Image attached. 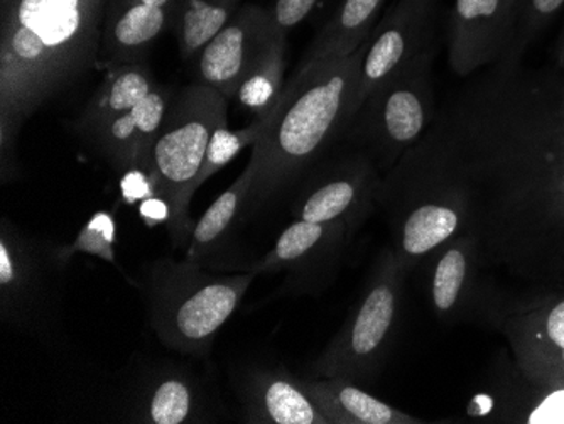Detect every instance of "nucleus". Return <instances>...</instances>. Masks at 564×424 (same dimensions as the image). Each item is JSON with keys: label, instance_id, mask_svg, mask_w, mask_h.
Returning a JSON list of instances; mask_svg holds the SVG:
<instances>
[{"label": "nucleus", "instance_id": "obj_1", "mask_svg": "<svg viewBox=\"0 0 564 424\" xmlns=\"http://www.w3.org/2000/svg\"><path fill=\"white\" fill-rule=\"evenodd\" d=\"M398 166L445 188L487 272L564 287V72L502 58L459 88Z\"/></svg>", "mask_w": 564, "mask_h": 424}, {"label": "nucleus", "instance_id": "obj_2", "mask_svg": "<svg viewBox=\"0 0 564 424\" xmlns=\"http://www.w3.org/2000/svg\"><path fill=\"white\" fill-rule=\"evenodd\" d=\"M0 174L14 176L19 128L97 63L106 0H2Z\"/></svg>", "mask_w": 564, "mask_h": 424}, {"label": "nucleus", "instance_id": "obj_3", "mask_svg": "<svg viewBox=\"0 0 564 424\" xmlns=\"http://www.w3.org/2000/svg\"><path fill=\"white\" fill-rule=\"evenodd\" d=\"M366 46L347 58L297 66L286 81L268 126L252 145L256 178L243 218L268 210L286 196L322 154L344 139L357 113Z\"/></svg>", "mask_w": 564, "mask_h": 424}, {"label": "nucleus", "instance_id": "obj_4", "mask_svg": "<svg viewBox=\"0 0 564 424\" xmlns=\"http://www.w3.org/2000/svg\"><path fill=\"white\" fill-rule=\"evenodd\" d=\"M256 278L249 271L215 274L192 259H158L142 274L149 325L170 350L207 356Z\"/></svg>", "mask_w": 564, "mask_h": 424}, {"label": "nucleus", "instance_id": "obj_5", "mask_svg": "<svg viewBox=\"0 0 564 424\" xmlns=\"http://www.w3.org/2000/svg\"><path fill=\"white\" fill-rule=\"evenodd\" d=\"M228 126V98L215 88L192 84L174 95L152 148L154 196L170 208L166 229L174 247L188 246L193 232L189 204L215 131Z\"/></svg>", "mask_w": 564, "mask_h": 424}, {"label": "nucleus", "instance_id": "obj_6", "mask_svg": "<svg viewBox=\"0 0 564 424\" xmlns=\"http://www.w3.org/2000/svg\"><path fill=\"white\" fill-rule=\"evenodd\" d=\"M405 276L392 246L383 247L358 302L310 367L313 378H340L360 385L379 378L401 323Z\"/></svg>", "mask_w": 564, "mask_h": 424}, {"label": "nucleus", "instance_id": "obj_7", "mask_svg": "<svg viewBox=\"0 0 564 424\" xmlns=\"http://www.w3.org/2000/svg\"><path fill=\"white\" fill-rule=\"evenodd\" d=\"M433 52L377 87L355 113L344 139L372 160L382 176L423 141L436 119Z\"/></svg>", "mask_w": 564, "mask_h": 424}, {"label": "nucleus", "instance_id": "obj_8", "mask_svg": "<svg viewBox=\"0 0 564 424\" xmlns=\"http://www.w3.org/2000/svg\"><path fill=\"white\" fill-rule=\"evenodd\" d=\"M379 205L388 217L392 249L408 274L462 232V214L453 196L404 167L395 166L383 176Z\"/></svg>", "mask_w": 564, "mask_h": 424}, {"label": "nucleus", "instance_id": "obj_9", "mask_svg": "<svg viewBox=\"0 0 564 424\" xmlns=\"http://www.w3.org/2000/svg\"><path fill=\"white\" fill-rule=\"evenodd\" d=\"M424 265L427 303L443 323L496 327L506 296L485 280L477 240L467 232L434 249Z\"/></svg>", "mask_w": 564, "mask_h": 424}, {"label": "nucleus", "instance_id": "obj_10", "mask_svg": "<svg viewBox=\"0 0 564 424\" xmlns=\"http://www.w3.org/2000/svg\"><path fill=\"white\" fill-rule=\"evenodd\" d=\"M382 174L366 153L350 148L304 174L290 211L294 220L344 221L357 232L379 205Z\"/></svg>", "mask_w": 564, "mask_h": 424}, {"label": "nucleus", "instance_id": "obj_11", "mask_svg": "<svg viewBox=\"0 0 564 424\" xmlns=\"http://www.w3.org/2000/svg\"><path fill=\"white\" fill-rule=\"evenodd\" d=\"M62 269L55 249L0 221V315L9 325L37 331L51 318L53 272Z\"/></svg>", "mask_w": 564, "mask_h": 424}, {"label": "nucleus", "instance_id": "obj_12", "mask_svg": "<svg viewBox=\"0 0 564 424\" xmlns=\"http://www.w3.org/2000/svg\"><path fill=\"white\" fill-rule=\"evenodd\" d=\"M351 230L344 221L315 224L294 220L282 230L274 247L242 271L259 274L284 272L282 293L319 294L335 281Z\"/></svg>", "mask_w": 564, "mask_h": 424}, {"label": "nucleus", "instance_id": "obj_13", "mask_svg": "<svg viewBox=\"0 0 564 424\" xmlns=\"http://www.w3.org/2000/svg\"><path fill=\"white\" fill-rule=\"evenodd\" d=\"M496 328L528 378L564 384V287L521 300L506 297Z\"/></svg>", "mask_w": 564, "mask_h": 424}, {"label": "nucleus", "instance_id": "obj_14", "mask_svg": "<svg viewBox=\"0 0 564 424\" xmlns=\"http://www.w3.org/2000/svg\"><path fill=\"white\" fill-rule=\"evenodd\" d=\"M438 0H398L367 41L360 68L357 112L383 81L431 52Z\"/></svg>", "mask_w": 564, "mask_h": 424}, {"label": "nucleus", "instance_id": "obj_15", "mask_svg": "<svg viewBox=\"0 0 564 424\" xmlns=\"http://www.w3.org/2000/svg\"><path fill=\"white\" fill-rule=\"evenodd\" d=\"M514 2L455 0L448 62L458 77H470L506 56L514 36Z\"/></svg>", "mask_w": 564, "mask_h": 424}, {"label": "nucleus", "instance_id": "obj_16", "mask_svg": "<svg viewBox=\"0 0 564 424\" xmlns=\"http://www.w3.org/2000/svg\"><path fill=\"white\" fill-rule=\"evenodd\" d=\"M274 36L268 9L246 4L198 55V84L236 97L240 84Z\"/></svg>", "mask_w": 564, "mask_h": 424}, {"label": "nucleus", "instance_id": "obj_17", "mask_svg": "<svg viewBox=\"0 0 564 424\" xmlns=\"http://www.w3.org/2000/svg\"><path fill=\"white\" fill-rule=\"evenodd\" d=\"M173 94L158 84L138 106L110 120L88 144L120 173L151 170L152 148L163 128Z\"/></svg>", "mask_w": 564, "mask_h": 424}, {"label": "nucleus", "instance_id": "obj_18", "mask_svg": "<svg viewBox=\"0 0 564 424\" xmlns=\"http://www.w3.org/2000/svg\"><path fill=\"white\" fill-rule=\"evenodd\" d=\"M176 0H106L100 52L95 66L141 63L148 47L171 28Z\"/></svg>", "mask_w": 564, "mask_h": 424}, {"label": "nucleus", "instance_id": "obj_19", "mask_svg": "<svg viewBox=\"0 0 564 424\" xmlns=\"http://www.w3.org/2000/svg\"><path fill=\"white\" fill-rule=\"evenodd\" d=\"M243 421L259 424H328L307 398L301 379L282 367L250 369L239 389Z\"/></svg>", "mask_w": 564, "mask_h": 424}, {"label": "nucleus", "instance_id": "obj_20", "mask_svg": "<svg viewBox=\"0 0 564 424\" xmlns=\"http://www.w3.org/2000/svg\"><path fill=\"white\" fill-rule=\"evenodd\" d=\"M307 398L328 424H420V417L382 403L357 382L340 378L301 379Z\"/></svg>", "mask_w": 564, "mask_h": 424}, {"label": "nucleus", "instance_id": "obj_21", "mask_svg": "<svg viewBox=\"0 0 564 424\" xmlns=\"http://www.w3.org/2000/svg\"><path fill=\"white\" fill-rule=\"evenodd\" d=\"M158 81L144 62L112 66L91 94L73 128L85 142L126 110L138 106Z\"/></svg>", "mask_w": 564, "mask_h": 424}, {"label": "nucleus", "instance_id": "obj_22", "mask_svg": "<svg viewBox=\"0 0 564 424\" xmlns=\"http://www.w3.org/2000/svg\"><path fill=\"white\" fill-rule=\"evenodd\" d=\"M253 178L256 164L249 160L239 178L215 199L198 224L193 227L186 247V259L202 265L210 264L212 258L227 249L228 239L232 237L234 230L246 215L247 198L252 189Z\"/></svg>", "mask_w": 564, "mask_h": 424}, {"label": "nucleus", "instance_id": "obj_23", "mask_svg": "<svg viewBox=\"0 0 564 424\" xmlns=\"http://www.w3.org/2000/svg\"><path fill=\"white\" fill-rule=\"evenodd\" d=\"M386 0H341L337 11L313 37L300 66L347 58L372 36Z\"/></svg>", "mask_w": 564, "mask_h": 424}, {"label": "nucleus", "instance_id": "obj_24", "mask_svg": "<svg viewBox=\"0 0 564 424\" xmlns=\"http://www.w3.org/2000/svg\"><path fill=\"white\" fill-rule=\"evenodd\" d=\"M198 385L185 373L163 372L138 394L132 421L145 424H185L202 420Z\"/></svg>", "mask_w": 564, "mask_h": 424}, {"label": "nucleus", "instance_id": "obj_25", "mask_svg": "<svg viewBox=\"0 0 564 424\" xmlns=\"http://www.w3.org/2000/svg\"><path fill=\"white\" fill-rule=\"evenodd\" d=\"M240 8V0H176L171 30L183 59L198 56Z\"/></svg>", "mask_w": 564, "mask_h": 424}, {"label": "nucleus", "instance_id": "obj_26", "mask_svg": "<svg viewBox=\"0 0 564 424\" xmlns=\"http://www.w3.org/2000/svg\"><path fill=\"white\" fill-rule=\"evenodd\" d=\"M286 72V37L272 36L261 55L250 66L240 84L236 100L256 117H264L278 106L284 90Z\"/></svg>", "mask_w": 564, "mask_h": 424}, {"label": "nucleus", "instance_id": "obj_27", "mask_svg": "<svg viewBox=\"0 0 564 424\" xmlns=\"http://www.w3.org/2000/svg\"><path fill=\"white\" fill-rule=\"evenodd\" d=\"M518 388H510V394L516 395L507 403L499 404L484 417H490L497 410V421L529 424H564V384H547L528 378L518 366Z\"/></svg>", "mask_w": 564, "mask_h": 424}, {"label": "nucleus", "instance_id": "obj_28", "mask_svg": "<svg viewBox=\"0 0 564 424\" xmlns=\"http://www.w3.org/2000/svg\"><path fill=\"white\" fill-rule=\"evenodd\" d=\"M271 112L264 117H256L247 128L239 129V131H232L228 126H221L215 131L214 138H212L210 144H208L207 156L203 161L202 171L198 174V183L196 186H202L203 183L210 180L215 173L227 166L240 151L246 148H252L258 139L261 138L262 131L268 126L269 119H271Z\"/></svg>", "mask_w": 564, "mask_h": 424}, {"label": "nucleus", "instance_id": "obj_29", "mask_svg": "<svg viewBox=\"0 0 564 424\" xmlns=\"http://www.w3.org/2000/svg\"><path fill=\"white\" fill-rule=\"evenodd\" d=\"M563 8L564 0H516L514 36L503 58H524L529 44Z\"/></svg>", "mask_w": 564, "mask_h": 424}, {"label": "nucleus", "instance_id": "obj_30", "mask_svg": "<svg viewBox=\"0 0 564 424\" xmlns=\"http://www.w3.org/2000/svg\"><path fill=\"white\" fill-rule=\"evenodd\" d=\"M113 239H116V220L112 215L100 211L94 215L87 226L80 230L75 242L63 249H56V261L59 265H65L76 252H87V254L97 256V258L113 261Z\"/></svg>", "mask_w": 564, "mask_h": 424}, {"label": "nucleus", "instance_id": "obj_31", "mask_svg": "<svg viewBox=\"0 0 564 424\" xmlns=\"http://www.w3.org/2000/svg\"><path fill=\"white\" fill-rule=\"evenodd\" d=\"M319 4L322 0H274L272 8L268 9L272 34L286 37Z\"/></svg>", "mask_w": 564, "mask_h": 424}, {"label": "nucleus", "instance_id": "obj_32", "mask_svg": "<svg viewBox=\"0 0 564 424\" xmlns=\"http://www.w3.org/2000/svg\"><path fill=\"white\" fill-rule=\"evenodd\" d=\"M123 174L126 176H123L120 186H122V196L127 204H135L138 199H145L154 195L151 176L145 171H127Z\"/></svg>", "mask_w": 564, "mask_h": 424}, {"label": "nucleus", "instance_id": "obj_33", "mask_svg": "<svg viewBox=\"0 0 564 424\" xmlns=\"http://www.w3.org/2000/svg\"><path fill=\"white\" fill-rule=\"evenodd\" d=\"M141 215L149 221V224H167L170 220V208L164 204L160 196H149L142 199Z\"/></svg>", "mask_w": 564, "mask_h": 424}, {"label": "nucleus", "instance_id": "obj_34", "mask_svg": "<svg viewBox=\"0 0 564 424\" xmlns=\"http://www.w3.org/2000/svg\"><path fill=\"white\" fill-rule=\"evenodd\" d=\"M557 66L564 72V28L561 33L560 44H557Z\"/></svg>", "mask_w": 564, "mask_h": 424}]
</instances>
